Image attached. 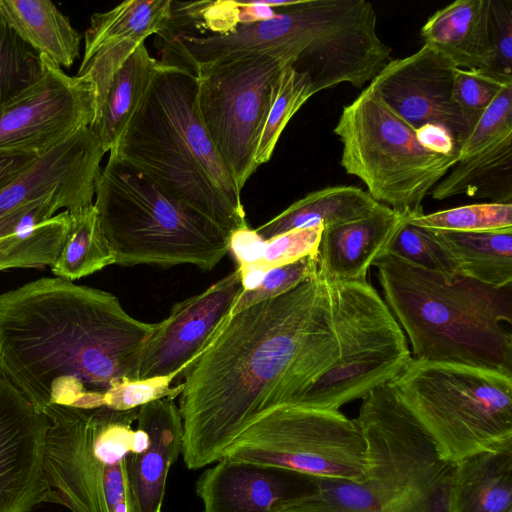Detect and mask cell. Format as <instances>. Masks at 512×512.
<instances>
[{
    "instance_id": "6da1fadb",
    "label": "cell",
    "mask_w": 512,
    "mask_h": 512,
    "mask_svg": "<svg viewBox=\"0 0 512 512\" xmlns=\"http://www.w3.org/2000/svg\"><path fill=\"white\" fill-rule=\"evenodd\" d=\"M339 355L329 288L319 275L229 315L184 371L186 467L217 462L258 417L299 398Z\"/></svg>"
},
{
    "instance_id": "7a4b0ae2",
    "label": "cell",
    "mask_w": 512,
    "mask_h": 512,
    "mask_svg": "<svg viewBox=\"0 0 512 512\" xmlns=\"http://www.w3.org/2000/svg\"><path fill=\"white\" fill-rule=\"evenodd\" d=\"M156 326L133 318L109 292L40 278L0 295V371L41 412L96 409L97 393L136 379Z\"/></svg>"
},
{
    "instance_id": "3957f363",
    "label": "cell",
    "mask_w": 512,
    "mask_h": 512,
    "mask_svg": "<svg viewBox=\"0 0 512 512\" xmlns=\"http://www.w3.org/2000/svg\"><path fill=\"white\" fill-rule=\"evenodd\" d=\"M196 97V75L163 63L109 154L232 233L248 226L241 190L201 121Z\"/></svg>"
},
{
    "instance_id": "277c9868",
    "label": "cell",
    "mask_w": 512,
    "mask_h": 512,
    "mask_svg": "<svg viewBox=\"0 0 512 512\" xmlns=\"http://www.w3.org/2000/svg\"><path fill=\"white\" fill-rule=\"evenodd\" d=\"M372 266L413 359L512 375V285L495 288L461 275L448 282L387 252Z\"/></svg>"
},
{
    "instance_id": "5b68a950",
    "label": "cell",
    "mask_w": 512,
    "mask_h": 512,
    "mask_svg": "<svg viewBox=\"0 0 512 512\" xmlns=\"http://www.w3.org/2000/svg\"><path fill=\"white\" fill-rule=\"evenodd\" d=\"M93 204L117 265L210 271L229 252L230 232L110 154Z\"/></svg>"
},
{
    "instance_id": "8992f818",
    "label": "cell",
    "mask_w": 512,
    "mask_h": 512,
    "mask_svg": "<svg viewBox=\"0 0 512 512\" xmlns=\"http://www.w3.org/2000/svg\"><path fill=\"white\" fill-rule=\"evenodd\" d=\"M390 383L449 464L512 449V375L412 358Z\"/></svg>"
},
{
    "instance_id": "52a82bcc",
    "label": "cell",
    "mask_w": 512,
    "mask_h": 512,
    "mask_svg": "<svg viewBox=\"0 0 512 512\" xmlns=\"http://www.w3.org/2000/svg\"><path fill=\"white\" fill-rule=\"evenodd\" d=\"M354 421L365 443L364 482L382 512H453L455 465L390 382L362 399Z\"/></svg>"
},
{
    "instance_id": "ba28073f",
    "label": "cell",
    "mask_w": 512,
    "mask_h": 512,
    "mask_svg": "<svg viewBox=\"0 0 512 512\" xmlns=\"http://www.w3.org/2000/svg\"><path fill=\"white\" fill-rule=\"evenodd\" d=\"M342 145L340 164L359 178L368 194L412 216L459 160L423 147L415 129L391 109L370 84L342 108L334 127Z\"/></svg>"
},
{
    "instance_id": "9c48e42d",
    "label": "cell",
    "mask_w": 512,
    "mask_h": 512,
    "mask_svg": "<svg viewBox=\"0 0 512 512\" xmlns=\"http://www.w3.org/2000/svg\"><path fill=\"white\" fill-rule=\"evenodd\" d=\"M328 284L340 355L294 404L339 410L395 379L412 356L406 336L368 281Z\"/></svg>"
},
{
    "instance_id": "30bf717a",
    "label": "cell",
    "mask_w": 512,
    "mask_h": 512,
    "mask_svg": "<svg viewBox=\"0 0 512 512\" xmlns=\"http://www.w3.org/2000/svg\"><path fill=\"white\" fill-rule=\"evenodd\" d=\"M222 457L317 478L365 480V443L339 410L294 403L270 409L248 426Z\"/></svg>"
},
{
    "instance_id": "8fae6325",
    "label": "cell",
    "mask_w": 512,
    "mask_h": 512,
    "mask_svg": "<svg viewBox=\"0 0 512 512\" xmlns=\"http://www.w3.org/2000/svg\"><path fill=\"white\" fill-rule=\"evenodd\" d=\"M286 64L262 54L219 59L194 69L199 116L240 190L258 168L257 146Z\"/></svg>"
},
{
    "instance_id": "7c38bea8",
    "label": "cell",
    "mask_w": 512,
    "mask_h": 512,
    "mask_svg": "<svg viewBox=\"0 0 512 512\" xmlns=\"http://www.w3.org/2000/svg\"><path fill=\"white\" fill-rule=\"evenodd\" d=\"M41 59L38 79L0 108V155L41 156L95 119L91 79Z\"/></svg>"
},
{
    "instance_id": "4fadbf2b",
    "label": "cell",
    "mask_w": 512,
    "mask_h": 512,
    "mask_svg": "<svg viewBox=\"0 0 512 512\" xmlns=\"http://www.w3.org/2000/svg\"><path fill=\"white\" fill-rule=\"evenodd\" d=\"M44 471L54 504L71 512H107V499L128 477L127 459L107 465L94 452L89 411L49 405Z\"/></svg>"
},
{
    "instance_id": "5bb4252c",
    "label": "cell",
    "mask_w": 512,
    "mask_h": 512,
    "mask_svg": "<svg viewBox=\"0 0 512 512\" xmlns=\"http://www.w3.org/2000/svg\"><path fill=\"white\" fill-rule=\"evenodd\" d=\"M457 69L423 44L409 56L390 60L369 84L415 130L425 124L446 128L459 151L471 127L453 96Z\"/></svg>"
},
{
    "instance_id": "9a60e30c",
    "label": "cell",
    "mask_w": 512,
    "mask_h": 512,
    "mask_svg": "<svg viewBox=\"0 0 512 512\" xmlns=\"http://www.w3.org/2000/svg\"><path fill=\"white\" fill-rule=\"evenodd\" d=\"M242 290L236 267L203 292L175 303L146 340L136 379L184 372L219 333Z\"/></svg>"
},
{
    "instance_id": "2e32d148",
    "label": "cell",
    "mask_w": 512,
    "mask_h": 512,
    "mask_svg": "<svg viewBox=\"0 0 512 512\" xmlns=\"http://www.w3.org/2000/svg\"><path fill=\"white\" fill-rule=\"evenodd\" d=\"M47 418L0 371V512L54 503L44 471Z\"/></svg>"
},
{
    "instance_id": "e0dca14e",
    "label": "cell",
    "mask_w": 512,
    "mask_h": 512,
    "mask_svg": "<svg viewBox=\"0 0 512 512\" xmlns=\"http://www.w3.org/2000/svg\"><path fill=\"white\" fill-rule=\"evenodd\" d=\"M163 63L152 57L145 42L110 45L81 62L77 75L94 86L96 114L89 127L103 149L112 150Z\"/></svg>"
},
{
    "instance_id": "ac0fdd59",
    "label": "cell",
    "mask_w": 512,
    "mask_h": 512,
    "mask_svg": "<svg viewBox=\"0 0 512 512\" xmlns=\"http://www.w3.org/2000/svg\"><path fill=\"white\" fill-rule=\"evenodd\" d=\"M106 151L89 127L36 157L0 188V216L52 194L73 199L80 208L93 205L100 163Z\"/></svg>"
},
{
    "instance_id": "d6986e66",
    "label": "cell",
    "mask_w": 512,
    "mask_h": 512,
    "mask_svg": "<svg viewBox=\"0 0 512 512\" xmlns=\"http://www.w3.org/2000/svg\"><path fill=\"white\" fill-rule=\"evenodd\" d=\"M316 477L225 457L200 475L203 512H283L315 488Z\"/></svg>"
},
{
    "instance_id": "ffe728a7",
    "label": "cell",
    "mask_w": 512,
    "mask_h": 512,
    "mask_svg": "<svg viewBox=\"0 0 512 512\" xmlns=\"http://www.w3.org/2000/svg\"><path fill=\"white\" fill-rule=\"evenodd\" d=\"M410 216L383 204L362 218L323 228L316 254L318 275L329 283L367 281L369 268Z\"/></svg>"
},
{
    "instance_id": "44dd1931",
    "label": "cell",
    "mask_w": 512,
    "mask_h": 512,
    "mask_svg": "<svg viewBox=\"0 0 512 512\" xmlns=\"http://www.w3.org/2000/svg\"><path fill=\"white\" fill-rule=\"evenodd\" d=\"M175 398L139 407L137 426L150 438L149 447L127 457V474L137 512H162L170 467L182 452L183 422Z\"/></svg>"
},
{
    "instance_id": "7402d4cb",
    "label": "cell",
    "mask_w": 512,
    "mask_h": 512,
    "mask_svg": "<svg viewBox=\"0 0 512 512\" xmlns=\"http://www.w3.org/2000/svg\"><path fill=\"white\" fill-rule=\"evenodd\" d=\"M420 34L457 68L489 71V0L454 1L432 14Z\"/></svg>"
},
{
    "instance_id": "603a6c76",
    "label": "cell",
    "mask_w": 512,
    "mask_h": 512,
    "mask_svg": "<svg viewBox=\"0 0 512 512\" xmlns=\"http://www.w3.org/2000/svg\"><path fill=\"white\" fill-rule=\"evenodd\" d=\"M0 13L39 56L70 68L80 54L81 35L49 0H0Z\"/></svg>"
},
{
    "instance_id": "cb8c5ba5",
    "label": "cell",
    "mask_w": 512,
    "mask_h": 512,
    "mask_svg": "<svg viewBox=\"0 0 512 512\" xmlns=\"http://www.w3.org/2000/svg\"><path fill=\"white\" fill-rule=\"evenodd\" d=\"M382 205L362 188L329 186L306 194L255 231L267 241L295 229L347 223L371 214Z\"/></svg>"
},
{
    "instance_id": "d4e9b609",
    "label": "cell",
    "mask_w": 512,
    "mask_h": 512,
    "mask_svg": "<svg viewBox=\"0 0 512 512\" xmlns=\"http://www.w3.org/2000/svg\"><path fill=\"white\" fill-rule=\"evenodd\" d=\"M428 230L451 256L457 275L495 288L512 285V229Z\"/></svg>"
},
{
    "instance_id": "484cf974",
    "label": "cell",
    "mask_w": 512,
    "mask_h": 512,
    "mask_svg": "<svg viewBox=\"0 0 512 512\" xmlns=\"http://www.w3.org/2000/svg\"><path fill=\"white\" fill-rule=\"evenodd\" d=\"M453 512H512V449L479 453L455 465Z\"/></svg>"
},
{
    "instance_id": "4316f807",
    "label": "cell",
    "mask_w": 512,
    "mask_h": 512,
    "mask_svg": "<svg viewBox=\"0 0 512 512\" xmlns=\"http://www.w3.org/2000/svg\"><path fill=\"white\" fill-rule=\"evenodd\" d=\"M429 195L435 200L465 195L512 203V135L457 161Z\"/></svg>"
},
{
    "instance_id": "83f0119b",
    "label": "cell",
    "mask_w": 512,
    "mask_h": 512,
    "mask_svg": "<svg viewBox=\"0 0 512 512\" xmlns=\"http://www.w3.org/2000/svg\"><path fill=\"white\" fill-rule=\"evenodd\" d=\"M172 0H130L111 10L95 13L84 35L87 60L101 49L123 41L145 42L168 25Z\"/></svg>"
},
{
    "instance_id": "f1b7e54d",
    "label": "cell",
    "mask_w": 512,
    "mask_h": 512,
    "mask_svg": "<svg viewBox=\"0 0 512 512\" xmlns=\"http://www.w3.org/2000/svg\"><path fill=\"white\" fill-rule=\"evenodd\" d=\"M70 218L62 249L50 266L55 277L74 281L115 264L94 204L71 213Z\"/></svg>"
},
{
    "instance_id": "f546056e",
    "label": "cell",
    "mask_w": 512,
    "mask_h": 512,
    "mask_svg": "<svg viewBox=\"0 0 512 512\" xmlns=\"http://www.w3.org/2000/svg\"><path fill=\"white\" fill-rule=\"evenodd\" d=\"M310 77L286 64L278 77L275 95L255 154L257 167L268 162L291 118L314 95Z\"/></svg>"
},
{
    "instance_id": "4dcf8cb0",
    "label": "cell",
    "mask_w": 512,
    "mask_h": 512,
    "mask_svg": "<svg viewBox=\"0 0 512 512\" xmlns=\"http://www.w3.org/2000/svg\"><path fill=\"white\" fill-rule=\"evenodd\" d=\"M283 512H382L365 482L317 478L315 488Z\"/></svg>"
},
{
    "instance_id": "1f68e13d",
    "label": "cell",
    "mask_w": 512,
    "mask_h": 512,
    "mask_svg": "<svg viewBox=\"0 0 512 512\" xmlns=\"http://www.w3.org/2000/svg\"><path fill=\"white\" fill-rule=\"evenodd\" d=\"M41 71V57L0 13V108L35 82Z\"/></svg>"
},
{
    "instance_id": "d6a6232c",
    "label": "cell",
    "mask_w": 512,
    "mask_h": 512,
    "mask_svg": "<svg viewBox=\"0 0 512 512\" xmlns=\"http://www.w3.org/2000/svg\"><path fill=\"white\" fill-rule=\"evenodd\" d=\"M413 225L435 230L478 232L512 229V203L470 204L410 216Z\"/></svg>"
},
{
    "instance_id": "836d02e7",
    "label": "cell",
    "mask_w": 512,
    "mask_h": 512,
    "mask_svg": "<svg viewBox=\"0 0 512 512\" xmlns=\"http://www.w3.org/2000/svg\"><path fill=\"white\" fill-rule=\"evenodd\" d=\"M386 252L412 265L442 275L448 282L457 276L448 252L428 229L411 224L409 219L394 235Z\"/></svg>"
},
{
    "instance_id": "e575fe53",
    "label": "cell",
    "mask_w": 512,
    "mask_h": 512,
    "mask_svg": "<svg viewBox=\"0 0 512 512\" xmlns=\"http://www.w3.org/2000/svg\"><path fill=\"white\" fill-rule=\"evenodd\" d=\"M511 135L512 84H508L501 89L471 128L459 148V160L476 154Z\"/></svg>"
},
{
    "instance_id": "d590c367",
    "label": "cell",
    "mask_w": 512,
    "mask_h": 512,
    "mask_svg": "<svg viewBox=\"0 0 512 512\" xmlns=\"http://www.w3.org/2000/svg\"><path fill=\"white\" fill-rule=\"evenodd\" d=\"M318 275L316 255H308L292 263L269 269L260 285L250 291H242L236 299L230 316L260 301L286 293Z\"/></svg>"
},
{
    "instance_id": "8d00e7d4",
    "label": "cell",
    "mask_w": 512,
    "mask_h": 512,
    "mask_svg": "<svg viewBox=\"0 0 512 512\" xmlns=\"http://www.w3.org/2000/svg\"><path fill=\"white\" fill-rule=\"evenodd\" d=\"M508 84H512V79L489 71L457 69L453 96L471 128L501 89Z\"/></svg>"
},
{
    "instance_id": "74e56055",
    "label": "cell",
    "mask_w": 512,
    "mask_h": 512,
    "mask_svg": "<svg viewBox=\"0 0 512 512\" xmlns=\"http://www.w3.org/2000/svg\"><path fill=\"white\" fill-rule=\"evenodd\" d=\"M178 375L172 373L147 379L124 378L102 392V406L116 411H128L158 399L176 398L184 387L183 382L171 386Z\"/></svg>"
},
{
    "instance_id": "f35d334b",
    "label": "cell",
    "mask_w": 512,
    "mask_h": 512,
    "mask_svg": "<svg viewBox=\"0 0 512 512\" xmlns=\"http://www.w3.org/2000/svg\"><path fill=\"white\" fill-rule=\"evenodd\" d=\"M323 226L291 230L265 241L261 260L257 265L268 271L292 263L308 255H316Z\"/></svg>"
},
{
    "instance_id": "ab89813d",
    "label": "cell",
    "mask_w": 512,
    "mask_h": 512,
    "mask_svg": "<svg viewBox=\"0 0 512 512\" xmlns=\"http://www.w3.org/2000/svg\"><path fill=\"white\" fill-rule=\"evenodd\" d=\"M489 71L512 79V1L489 0Z\"/></svg>"
},
{
    "instance_id": "60d3db41",
    "label": "cell",
    "mask_w": 512,
    "mask_h": 512,
    "mask_svg": "<svg viewBox=\"0 0 512 512\" xmlns=\"http://www.w3.org/2000/svg\"><path fill=\"white\" fill-rule=\"evenodd\" d=\"M264 246L265 240L249 226L230 234L229 251L234 255L237 267L257 264L262 258Z\"/></svg>"
},
{
    "instance_id": "b9f144b4",
    "label": "cell",
    "mask_w": 512,
    "mask_h": 512,
    "mask_svg": "<svg viewBox=\"0 0 512 512\" xmlns=\"http://www.w3.org/2000/svg\"><path fill=\"white\" fill-rule=\"evenodd\" d=\"M416 137L427 150L440 155H453L458 148L449 131L437 124H425L416 129Z\"/></svg>"
},
{
    "instance_id": "7bdbcfd3",
    "label": "cell",
    "mask_w": 512,
    "mask_h": 512,
    "mask_svg": "<svg viewBox=\"0 0 512 512\" xmlns=\"http://www.w3.org/2000/svg\"><path fill=\"white\" fill-rule=\"evenodd\" d=\"M35 158L32 155H0V188L20 174Z\"/></svg>"
},
{
    "instance_id": "ee69618b",
    "label": "cell",
    "mask_w": 512,
    "mask_h": 512,
    "mask_svg": "<svg viewBox=\"0 0 512 512\" xmlns=\"http://www.w3.org/2000/svg\"><path fill=\"white\" fill-rule=\"evenodd\" d=\"M241 276V283L243 290L250 291L257 288L265 273L267 272L264 268L257 264L246 265L243 267H237Z\"/></svg>"
},
{
    "instance_id": "f6af8a7d",
    "label": "cell",
    "mask_w": 512,
    "mask_h": 512,
    "mask_svg": "<svg viewBox=\"0 0 512 512\" xmlns=\"http://www.w3.org/2000/svg\"><path fill=\"white\" fill-rule=\"evenodd\" d=\"M150 445V438L148 433L142 429L141 427H136L133 440H132V448L130 454H140L143 453Z\"/></svg>"
}]
</instances>
